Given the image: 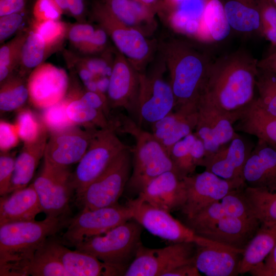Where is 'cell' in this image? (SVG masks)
I'll list each match as a JSON object with an SVG mask.
<instances>
[{
  "label": "cell",
  "instance_id": "1",
  "mask_svg": "<svg viewBox=\"0 0 276 276\" xmlns=\"http://www.w3.org/2000/svg\"><path fill=\"white\" fill-rule=\"evenodd\" d=\"M258 61L241 49L213 59L199 100L234 124L256 98Z\"/></svg>",
  "mask_w": 276,
  "mask_h": 276
},
{
  "label": "cell",
  "instance_id": "2",
  "mask_svg": "<svg viewBox=\"0 0 276 276\" xmlns=\"http://www.w3.org/2000/svg\"><path fill=\"white\" fill-rule=\"evenodd\" d=\"M160 50L175 98L174 109L197 107L213 59L204 51L179 39L162 43Z\"/></svg>",
  "mask_w": 276,
  "mask_h": 276
},
{
  "label": "cell",
  "instance_id": "3",
  "mask_svg": "<svg viewBox=\"0 0 276 276\" xmlns=\"http://www.w3.org/2000/svg\"><path fill=\"white\" fill-rule=\"evenodd\" d=\"M63 217L0 225V275L24 276L36 251L62 228Z\"/></svg>",
  "mask_w": 276,
  "mask_h": 276
},
{
  "label": "cell",
  "instance_id": "4",
  "mask_svg": "<svg viewBox=\"0 0 276 276\" xmlns=\"http://www.w3.org/2000/svg\"><path fill=\"white\" fill-rule=\"evenodd\" d=\"M110 122L116 132L129 134L135 140L131 148L132 171L127 183L130 190L139 194L161 174L168 171L176 173L168 153L152 132L142 129L136 122L123 113L110 118Z\"/></svg>",
  "mask_w": 276,
  "mask_h": 276
},
{
  "label": "cell",
  "instance_id": "5",
  "mask_svg": "<svg viewBox=\"0 0 276 276\" xmlns=\"http://www.w3.org/2000/svg\"><path fill=\"white\" fill-rule=\"evenodd\" d=\"M130 220L104 234L84 240L76 245L75 249L125 271L142 244V226Z\"/></svg>",
  "mask_w": 276,
  "mask_h": 276
},
{
  "label": "cell",
  "instance_id": "6",
  "mask_svg": "<svg viewBox=\"0 0 276 276\" xmlns=\"http://www.w3.org/2000/svg\"><path fill=\"white\" fill-rule=\"evenodd\" d=\"M92 19L102 28L122 54L139 72L145 71L153 55L152 44L139 30L114 16L102 1H96L90 13Z\"/></svg>",
  "mask_w": 276,
  "mask_h": 276
},
{
  "label": "cell",
  "instance_id": "7",
  "mask_svg": "<svg viewBox=\"0 0 276 276\" xmlns=\"http://www.w3.org/2000/svg\"><path fill=\"white\" fill-rule=\"evenodd\" d=\"M129 147L120 140L111 125L96 129L86 152L72 172V184L76 195L98 178Z\"/></svg>",
  "mask_w": 276,
  "mask_h": 276
},
{
  "label": "cell",
  "instance_id": "8",
  "mask_svg": "<svg viewBox=\"0 0 276 276\" xmlns=\"http://www.w3.org/2000/svg\"><path fill=\"white\" fill-rule=\"evenodd\" d=\"M131 156L129 147L98 178L76 195L83 209L93 210L118 204L131 173Z\"/></svg>",
  "mask_w": 276,
  "mask_h": 276
},
{
  "label": "cell",
  "instance_id": "9",
  "mask_svg": "<svg viewBox=\"0 0 276 276\" xmlns=\"http://www.w3.org/2000/svg\"><path fill=\"white\" fill-rule=\"evenodd\" d=\"M166 67L162 58L159 66L139 73L137 123L151 125L173 111L175 98L164 73Z\"/></svg>",
  "mask_w": 276,
  "mask_h": 276
},
{
  "label": "cell",
  "instance_id": "10",
  "mask_svg": "<svg viewBox=\"0 0 276 276\" xmlns=\"http://www.w3.org/2000/svg\"><path fill=\"white\" fill-rule=\"evenodd\" d=\"M196 245L178 242L161 248H149L142 244L126 268L125 276H166L181 266L194 263Z\"/></svg>",
  "mask_w": 276,
  "mask_h": 276
},
{
  "label": "cell",
  "instance_id": "11",
  "mask_svg": "<svg viewBox=\"0 0 276 276\" xmlns=\"http://www.w3.org/2000/svg\"><path fill=\"white\" fill-rule=\"evenodd\" d=\"M127 205L117 204L93 210L82 209L68 223L63 235V243L73 246L90 237L101 235L132 219Z\"/></svg>",
  "mask_w": 276,
  "mask_h": 276
},
{
  "label": "cell",
  "instance_id": "12",
  "mask_svg": "<svg viewBox=\"0 0 276 276\" xmlns=\"http://www.w3.org/2000/svg\"><path fill=\"white\" fill-rule=\"evenodd\" d=\"M72 175L69 167L44 162L41 172L32 183L47 216L62 217L68 212L72 194L75 191Z\"/></svg>",
  "mask_w": 276,
  "mask_h": 276
},
{
  "label": "cell",
  "instance_id": "13",
  "mask_svg": "<svg viewBox=\"0 0 276 276\" xmlns=\"http://www.w3.org/2000/svg\"><path fill=\"white\" fill-rule=\"evenodd\" d=\"M132 210V219L149 233L173 243H201L204 237L174 218L170 212L155 208L137 198L127 204Z\"/></svg>",
  "mask_w": 276,
  "mask_h": 276
},
{
  "label": "cell",
  "instance_id": "14",
  "mask_svg": "<svg viewBox=\"0 0 276 276\" xmlns=\"http://www.w3.org/2000/svg\"><path fill=\"white\" fill-rule=\"evenodd\" d=\"M187 199L180 210L190 218L231 191L246 186L242 180H226L205 170L183 178Z\"/></svg>",
  "mask_w": 276,
  "mask_h": 276
},
{
  "label": "cell",
  "instance_id": "15",
  "mask_svg": "<svg viewBox=\"0 0 276 276\" xmlns=\"http://www.w3.org/2000/svg\"><path fill=\"white\" fill-rule=\"evenodd\" d=\"M139 73L117 49L107 89V99L111 108H124L137 119Z\"/></svg>",
  "mask_w": 276,
  "mask_h": 276
},
{
  "label": "cell",
  "instance_id": "16",
  "mask_svg": "<svg viewBox=\"0 0 276 276\" xmlns=\"http://www.w3.org/2000/svg\"><path fill=\"white\" fill-rule=\"evenodd\" d=\"M27 85L29 101L34 107L44 109L65 97L70 78L64 69L44 62L30 73Z\"/></svg>",
  "mask_w": 276,
  "mask_h": 276
},
{
  "label": "cell",
  "instance_id": "17",
  "mask_svg": "<svg viewBox=\"0 0 276 276\" xmlns=\"http://www.w3.org/2000/svg\"><path fill=\"white\" fill-rule=\"evenodd\" d=\"M96 129L75 127L51 134L46 144L44 162L60 167L78 163L86 152Z\"/></svg>",
  "mask_w": 276,
  "mask_h": 276
},
{
  "label": "cell",
  "instance_id": "18",
  "mask_svg": "<svg viewBox=\"0 0 276 276\" xmlns=\"http://www.w3.org/2000/svg\"><path fill=\"white\" fill-rule=\"evenodd\" d=\"M194 264L206 276H235L244 249L232 248L205 238L196 244Z\"/></svg>",
  "mask_w": 276,
  "mask_h": 276
},
{
  "label": "cell",
  "instance_id": "19",
  "mask_svg": "<svg viewBox=\"0 0 276 276\" xmlns=\"http://www.w3.org/2000/svg\"><path fill=\"white\" fill-rule=\"evenodd\" d=\"M254 146L239 135L216 152L205 156L201 166L222 178L243 180V169Z\"/></svg>",
  "mask_w": 276,
  "mask_h": 276
},
{
  "label": "cell",
  "instance_id": "20",
  "mask_svg": "<svg viewBox=\"0 0 276 276\" xmlns=\"http://www.w3.org/2000/svg\"><path fill=\"white\" fill-rule=\"evenodd\" d=\"M194 130V134L204 145L205 156L216 152L239 135L230 120L200 100L197 104V121Z\"/></svg>",
  "mask_w": 276,
  "mask_h": 276
},
{
  "label": "cell",
  "instance_id": "21",
  "mask_svg": "<svg viewBox=\"0 0 276 276\" xmlns=\"http://www.w3.org/2000/svg\"><path fill=\"white\" fill-rule=\"evenodd\" d=\"M137 198L170 213L181 210L187 199L183 179L175 171L165 172L149 181Z\"/></svg>",
  "mask_w": 276,
  "mask_h": 276
},
{
  "label": "cell",
  "instance_id": "22",
  "mask_svg": "<svg viewBox=\"0 0 276 276\" xmlns=\"http://www.w3.org/2000/svg\"><path fill=\"white\" fill-rule=\"evenodd\" d=\"M245 186L231 191L187 218L188 226L196 233L228 217H255L244 194Z\"/></svg>",
  "mask_w": 276,
  "mask_h": 276
},
{
  "label": "cell",
  "instance_id": "23",
  "mask_svg": "<svg viewBox=\"0 0 276 276\" xmlns=\"http://www.w3.org/2000/svg\"><path fill=\"white\" fill-rule=\"evenodd\" d=\"M47 245L71 276L123 275L125 270L103 262L95 256L80 251L72 250L62 243L47 240Z\"/></svg>",
  "mask_w": 276,
  "mask_h": 276
},
{
  "label": "cell",
  "instance_id": "24",
  "mask_svg": "<svg viewBox=\"0 0 276 276\" xmlns=\"http://www.w3.org/2000/svg\"><path fill=\"white\" fill-rule=\"evenodd\" d=\"M260 224L255 216L228 217L196 234L232 248L244 249Z\"/></svg>",
  "mask_w": 276,
  "mask_h": 276
},
{
  "label": "cell",
  "instance_id": "25",
  "mask_svg": "<svg viewBox=\"0 0 276 276\" xmlns=\"http://www.w3.org/2000/svg\"><path fill=\"white\" fill-rule=\"evenodd\" d=\"M242 177L249 187L276 188V145L258 140L246 162Z\"/></svg>",
  "mask_w": 276,
  "mask_h": 276
},
{
  "label": "cell",
  "instance_id": "26",
  "mask_svg": "<svg viewBox=\"0 0 276 276\" xmlns=\"http://www.w3.org/2000/svg\"><path fill=\"white\" fill-rule=\"evenodd\" d=\"M197 121V107H180L152 124V133L169 155L174 145L195 130Z\"/></svg>",
  "mask_w": 276,
  "mask_h": 276
},
{
  "label": "cell",
  "instance_id": "27",
  "mask_svg": "<svg viewBox=\"0 0 276 276\" xmlns=\"http://www.w3.org/2000/svg\"><path fill=\"white\" fill-rule=\"evenodd\" d=\"M1 196L0 225L15 222L35 220L42 212L33 183Z\"/></svg>",
  "mask_w": 276,
  "mask_h": 276
},
{
  "label": "cell",
  "instance_id": "28",
  "mask_svg": "<svg viewBox=\"0 0 276 276\" xmlns=\"http://www.w3.org/2000/svg\"><path fill=\"white\" fill-rule=\"evenodd\" d=\"M232 30L244 37H262L260 0H223Z\"/></svg>",
  "mask_w": 276,
  "mask_h": 276
},
{
  "label": "cell",
  "instance_id": "29",
  "mask_svg": "<svg viewBox=\"0 0 276 276\" xmlns=\"http://www.w3.org/2000/svg\"><path fill=\"white\" fill-rule=\"evenodd\" d=\"M48 132H44L33 142L24 143L21 151L15 158L9 194L28 186L40 160L44 156L48 141Z\"/></svg>",
  "mask_w": 276,
  "mask_h": 276
},
{
  "label": "cell",
  "instance_id": "30",
  "mask_svg": "<svg viewBox=\"0 0 276 276\" xmlns=\"http://www.w3.org/2000/svg\"><path fill=\"white\" fill-rule=\"evenodd\" d=\"M235 130L255 136L276 145V116L269 113L257 103L256 98L234 124Z\"/></svg>",
  "mask_w": 276,
  "mask_h": 276
},
{
  "label": "cell",
  "instance_id": "31",
  "mask_svg": "<svg viewBox=\"0 0 276 276\" xmlns=\"http://www.w3.org/2000/svg\"><path fill=\"white\" fill-rule=\"evenodd\" d=\"M107 9L118 19L147 36L154 30V14L134 0H102Z\"/></svg>",
  "mask_w": 276,
  "mask_h": 276
},
{
  "label": "cell",
  "instance_id": "32",
  "mask_svg": "<svg viewBox=\"0 0 276 276\" xmlns=\"http://www.w3.org/2000/svg\"><path fill=\"white\" fill-rule=\"evenodd\" d=\"M276 245V222L261 223L256 233L245 248L239 266V274L249 272L264 262Z\"/></svg>",
  "mask_w": 276,
  "mask_h": 276
},
{
  "label": "cell",
  "instance_id": "33",
  "mask_svg": "<svg viewBox=\"0 0 276 276\" xmlns=\"http://www.w3.org/2000/svg\"><path fill=\"white\" fill-rule=\"evenodd\" d=\"M82 90L79 86L72 88L69 86L67 93L69 101L66 106L69 119L76 125H83L85 128L109 127V120L104 112L91 107L79 97Z\"/></svg>",
  "mask_w": 276,
  "mask_h": 276
},
{
  "label": "cell",
  "instance_id": "34",
  "mask_svg": "<svg viewBox=\"0 0 276 276\" xmlns=\"http://www.w3.org/2000/svg\"><path fill=\"white\" fill-rule=\"evenodd\" d=\"M56 52L45 43L38 34L30 28L22 48L20 62L16 71L28 77L32 70L44 62L49 56Z\"/></svg>",
  "mask_w": 276,
  "mask_h": 276
},
{
  "label": "cell",
  "instance_id": "35",
  "mask_svg": "<svg viewBox=\"0 0 276 276\" xmlns=\"http://www.w3.org/2000/svg\"><path fill=\"white\" fill-rule=\"evenodd\" d=\"M27 77L15 71L1 83L0 110L2 112L18 110L29 99Z\"/></svg>",
  "mask_w": 276,
  "mask_h": 276
},
{
  "label": "cell",
  "instance_id": "36",
  "mask_svg": "<svg viewBox=\"0 0 276 276\" xmlns=\"http://www.w3.org/2000/svg\"><path fill=\"white\" fill-rule=\"evenodd\" d=\"M202 18L213 42L224 40L232 29L222 0H203Z\"/></svg>",
  "mask_w": 276,
  "mask_h": 276
},
{
  "label": "cell",
  "instance_id": "37",
  "mask_svg": "<svg viewBox=\"0 0 276 276\" xmlns=\"http://www.w3.org/2000/svg\"><path fill=\"white\" fill-rule=\"evenodd\" d=\"M244 192L255 217L261 223L276 222V188L246 186Z\"/></svg>",
  "mask_w": 276,
  "mask_h": 276
},
{
  "label": "cell",
  "instance_id": "38",
  "mask_svg": "<svg viewBox=\"0 0 276 276\" xmlns=\"http://www.w3.org/2000/svg\"><path fill=\"white\" fill-rule=\"evenodd\" d=\"M47 241L36 251L28 263L25 270L24 275L71 276L51 251Z\"/></svg>",
  "mask_w": 276,
  "mask_h": 276
},
{
  "label": "cell",
  "instance_id": "39",
  "mask_svg": "<svg viewBox=\"0 0 276 276\" xmlns=\"http://www.w3.org/2000/svg\"><path fill=\"white\" fill-rule=\"evenodd\" d=\"M30 31L29 26L20 30L0 48V83L12 75L19 66L22 48Z\"/></svg>",
  "mask_w": 276,
  "mask_h": 276
},
{
  "label": "cell",
  "instance_id": "40",
  "mask_svg": "<svg viewBox=\"0 0 276 276\" xmlns=\"http://www.w3.org/2000/svg\"><path fill=\"white\" fill-rule=\"evenodd\" d=\"M196 137L194 132L189 134L175 144L170 152L175 171L181 178L193 174L197 167L192 148Z\"/></svg>",
  "mask_w": 276,
  "mask_h": 276
},
{
  "label": "cell",
  "instance_id": "41",
  "mask_svg": "<svg viewBox=\"0 0 276 276\" xmlns=\"http://www.w3.org/2000/svg\"><path fill=\"white\" fill-rule=\"evenodd\" d=\"M29 26L41 37L47 45L56 51L60 50L66 40L68 23L61 19L37 21L32 18Z\"/></svg>",
  "mask_w": 276,
  "mask_h": 276
},
{
  "label": "cell",
  "instance_id": "42",
  "mask_svg": "<svg viewBox=\"0 0 276 276\" xmlns=\"http://www.w3.org/2000/svg\"><path fill=\"white\" fill-rule=\"evenodd\" d=\"M256 89L259 105L270 114L276 116V74L258 67Z\"/></svg>",
  "mask_w": 276,
  "mask_h": 276
},
{
  "label": "cell",
  "instance_id": "43",
  "mask_svg": "<svg viewBox=\"0 0 276 276\" xmlns=\"http://www.w3.org/2000/svg\"><path fill=\"white\" fill-rule=\"evenodd\" d=\"M69 97H65L60 102L43 109L41 120L51 134L62 132L76 126L69 119L66 113V106Z\"/></svg>",
  "mask_w": 276,
  "mask_h": 276
},
{
  "label": "cell",
  "instance_id": "44",
  "mask_svg": "<svg viewBox=\"0 0 276 276\" xmlns=\"http://www.w3.org/2000/svg\"><path fill=\"white\" fill-rule=\"evenodd\" d=\"M19 137L24 143L37 140L48 131L41 120L29 109L19 111L15 123Z\"/></svg>",
  "mask_w": 276,
  "mask_h": 276
},
{
  "label": "cell",
  "instance_id": "45",
  "mask_svg": "<svg viewBox=\"0 0 276 276\" xmlns=\"http://www.w3.org/2000/svg\"><path fill=\"white\" fill-rule=\"evenodd\" d=\"M262 35L270 43L269 52L276 51V7L270 0H260Z\"/></svg>",
  "mask_w": 276,
  "mask_h": 276
},
{
  "label": "cell",
  "instance_id": "46",
  "mask_svg": "<svg viewBox=\"0 0 276 276\" xmlns=\"http://www.w3.org/2000/svg\"><path fill=\"white\" fill-rule=\"evenodd\" d=\"M27 9L0 16V43L3 44L14 34L22 29L27 19Z\"/></svg>",
  "mask_w": 276,
  "mask_h": 276
},
{
  "label": "cell",
  "instance_id": "47",
  "mask_svg": "<svg viewBox=\"0 0 276 276\" xmlns=\"http://www.w3.org/2000/svg\"><path fill=\"white\" fill-rule=\"evenodd\" d=\"M96 29L87 22L68 23L66 40L76 52L92 36Z\"/></svg>",
  "mask_w": 276,
  "mask_h": 276
},
{
  "label": "cell",
  "instance_id": "48",
  "mask_svg": "<svg viewBox=\"0 0 276 276\" xmlns=\"http://www.w3.org/2000/svg\"><path fill=\"white\" fill-rule=\"evenodd\" d=\"M109 38L106 32L98 26L92 36L76 52L87 56L101 54L109 49Z\"/></svg>",
  "mask_w": 276,
  "mask_h": 276
},
{
  "label": "cell",
  "instance_id": "49",
  "mask_svg": "<svg viewBox=\"0 0 276 276\" xmlns=\"http://www.w3.org/2000/svg\"><path fill=\"white\" fill-rule=\"evenodd\" d=\"M33 19L37 21L60 20L63 12L54 0H36Z\"/></svg>",
  "mask_w": 276,
  "mask_h": 276
},
{
  "label": "cell",
  "instance_id": "50",
  "mask_svg": "<svg viewBox=\"0 0 276 276\" xmlns=\"http://www.w3.org/2000/svg\"><path fill=\"white\" fill-rule=\"evenodd\" d=\"M15 158L8 152H1L0 156V195L9 194L13 176Z\"/></svg>",
  "mask_w": 276,
  "mask_h": 276
},
{
  "label": "cell",
  "instance_id": "51",
  "mask_svg": "<svg viewBox=\"0 0 276 276\" xmlns=\"http://www.w3.org/2000/svg\"><path fill=\"white\" fill-rule=\"evenodd\" d=\"M63 12L77 22H87L85 0H54Z\"/></svg>",
  "mask_w": 276,
  "mask_h": 276
},
{
  "label": "cell",
  "instance_id": "52",
  "mask_svg": "<svg viewBox=\"0 0 276 276\" xmlns=\"http://www.w3.org/2000/svg\"><path fill=\"white\" fill-rule=\"evenodd\" d=\"M20 140L16 127L4 121L0 122V150L1 152H8L15 147Z\"/></svg>",
  "mask_w": 276,
  "mask_h": 276
},
{
  "label": "cell",
  "instance_id": "53",
  "mask_svg": "<svg viewBox=\"0 0 276 276\" xmlns=\"http://www.w3.org/2000/svg\"><path fill=\"white\" fill-rule=\"evenodd\" d=\"M28 0H0V16L26 9Z\"/></svg>",
  "mask_w": 276,
  "mask_h": 276
},
{
  "label": "cell",
  "instance_id": "54",
  "mask_svg": "<svg viewBox=\"0 0 276 276\" xmlns=\"http://www.w3.org/2000/svg\"><path fill=\"white\" fill-rule=\"evenodd\" d=\"M258 67L276 74V51L269 52L268 54L258 60Z\"/></svg>",
  "mask_w": 276,
  "mask_h": 276
},
{
  "label": "cell",
  "instance_id": "55",
  "mask_svg": "<svg viewBox=\"0 0 276 276\" xmlns=\"http://www.w3.org/2000/svg\"><path fill=\"white\" fill-rule=\"evenodd\" d=\"M248 273L253 276H276V269L265 266L263 262L252 268Z\"/></svg>",
  "mask_w": 276,
  "mask_h": 276
},
{
  "label": "cell",
  "instance_id": "56",
  "mask_svg": "<svg viewBox=\"0 0 276 276\" xmlns=\"http://www.w3.org/2000/svg\"><path fill=\"white\" fill-rule=\"evenodd\" d=\"M154 14L164 9L163 0H134Z\"/></svg>",
  "mask_w": 276,
  "mask_h": 276
},
{
  "label": "cell",
  "instance_id": "57",
  "mask_svg": "<svg viewBox=\"0 0 276 276\" xmlns=\"http://www.w3.org/2000/svg\"><path fill=\"white\" fill-rule=\"evenodd\" d=\"M194 0H163L164 9H167L170 12L174 10L181 8L187 3Z\"/></svg>",
  "mask_w": 276,
  "mask_h": 276
},
{
  "label": "cell",
  "instance_id": "58",
  "mask_svg": "<svg viewBox=\"0 0 276 276\" xmlns=\"http://www.w3.org/2000/svg\"><path fill=\"white\" fill-rule=\"evenodd\" d=\"M264 265L269 268L276 269V245L263 262Z\"/></svg>",
  "mask_w": 276,
  "mask_h": 276
},
{
  "label": "cell",
  "instance_id": "59",
  "mask_svg": "<svg viewBox=\"0 0 276 276\" xmlns=\"http://www.w3.org/2000/svg\"><path fill=\"white\" fill-rule=\"evenodd\" d=\"M273 5L276 7V0H270Z\"/></svg>",
  "mask_w": 276,
  "mask_h": 276
}]
</instances>
